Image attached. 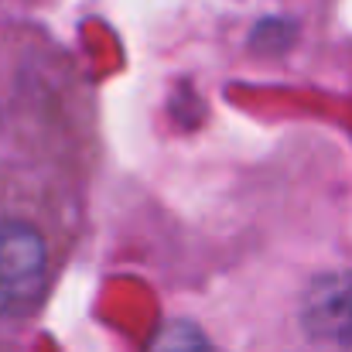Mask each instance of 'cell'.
<instances>
[{
	"instance_id": "2",
	"label": "cell",
	"mask_w": 352,
	"mask_h": 352,
	"mask_svg": "<svg viewBox=\"0 0 352 352\" xmlns=\"http://www.w3.org/2000/svg\"><path fill=\"white\" fill-rule=\"evenodd\" d=\"M315 322L325 325L332 336L352 339V287L336 284L325 298H315Z\"/></svg>"
},
{
	"instance_id": "1",
	"label": "cell",
	"mask_w": 352,
	"mask_h": 352,
	"mask_svg": "<svg viewBox=\"0 0 352 352\" xmlns=\"http://www.w3.org/2000/svg\"><path fill=\"white\" fill-rule=\"evenodd\" d=\"M55 246L48 230L28 216L0 209V318L31 311L52 284Z\"/></svg>"
},
{
	"instance_id": "3",
	"label": "cell",
	"mask_w": 352,
	"mask_h": 352,
	"mask_svg": "<svg viewBox=\"0 0 352 352\" xmlns=\"http://www.w3.org/2000/svg\"><path fill=\"white\" fill-rule=\"evenodd\" d=\"M147 352H216V349H212V342L206 339V332L199 325L171 322V325H164L154 336V342H151Z\"/></svg>"
}]
</instances>
